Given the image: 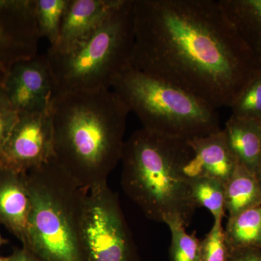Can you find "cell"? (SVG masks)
<instances>
[{"label":"cell","instance_id":"22","mask_svg":"<svg viewBox=\"0 0 261 261\" xmlns=\"http://www.w3.org/2000/svg\"><path fill=\"white\" fill-rule=\"evenodd\" d=\"M231 108L233 116L261 122V74L247 86Z\"/></svg>","mask_w":261,"mask_h":261},{"label":"cell","instance_id":"14","mask_svg":"<svg viewBox=\"0 0 261 261\" xmlns=\"http://www.w3.org/2000/svg\"><path fill=\"white\" fill-rule=\"evenodd\" d=\"M224 130L239 164L257 176L261 171V122L231 115Z\"/></svg>","mask_w":261,"mask_h":261},{"label":"cell","instance_id":"3","mask_svg":"<svg viewBox=\"0 0 261 261\" xmlns=\"http://www.w3.org/2000/svg\"><path fill=\"white\" fill-rule=\"evenodd\" d=\"M192 157L188 140L137 130L123 146V191L149 219H176L188 226L197 208L185 173Z\"/></svg>","mask_w":261,"mask_h":261},{"label":"cell","instance_id":"24","mask_svg":"<svg viewBox=\"0 0 261 261\" xmlns=\"http://www.w3.org/2000/svg\"><path fill=\"white\" fill-rule=\"evenodd\" d=\"M228 261H261V249L247 248L231 250Z\"/></svg>","mask_w":261,"mask_h":261},{"label":"cell","instance_id":"4","mask_svg":"<svg viewBox=\"0 0 261 261\" xmlns=\"http://www.w3.org/2000/svg\"><path fill=\"white\" fill-rule=\"evenodd\" d=\"M31 198L28 242L38 261H88L83 216L88 190L51 159L27 173Z\"/></svg>","mask_w":261,"mask_h":261},{"label":"cell","instance_id":"1","mask_svg":"<svg viewBox=\"0 0 261 261\" xmlns=\"http://www.w3.org/2000/svg\"><path fill=\"white\" fill-rule=\"evenodd\" d=\"M130 65L218 109L261 74L219 0H134Z\"/></svg>","mask_w":261,"mask_h":261},{"label":"cell","instance_id":"28","mask_svg":"<svg viewBox=\"0 0 261 261\" xmlns=\"http://www.w3.org/2000/svg\"><path fill=\"white\" fill-rule=\"evenodd\" d=\"M0 261H10V257H2L0 256Z\"/></svg>","mask_w":261,"mask_h":261},{"label":"cell","instance_id":"23","mask_svg":"<svg viewBox=\"0 0 261 261\" xmlns=\"http://www.w3.org/2000/svg\"><path fill=\"white\" fill-rule=\"evenodd\" d=\"M19 113L10 104L0 89V155L5 142L18 121Z\"/></svg>","mask_w":261,"mask_h":261},{"label":"cell","instance_id":"27","mask_svg":"<svg viewBox=\"0 0 261 261\" xmlns=\"http://www.w3.org/2000/svg\"><path fill=\"white\" fill-rule=\"evenodd\" d=\"M1 224V223H0ZM8 243V240H6V239H4L2 237L1 233H0V247L3 246V245H5V244Z\"/></svg>","mask_w":261,"mask_h":261},{"label":"cell","instance_id":"11","mask_svg":"<svg viewBox=\"0 0 261 261\" xmlns=\"http://www.w3.org/2000/svg\"><path fill=\"white\" fill-rule=\"evenodd\" d=\"M121 0H70L58 42L47 51L64 53L83 41L105 21Z\"/></svg>","mask_w":261,"mask_h":261},{"label":"cell","instance_id":"15","mask_svg":"<svg viewBox=\"0 0 261 261\" xmlns=\"http://www.w3.org/2000/svg\"><path fill=\"white\" fill-rule=\"evenodd\" d=\"M240 37L261 61V0H219Z\"/></svg>","mask_w":261,"mask_h":261},{"label":"cell","instance_id":"13","mask_svg":"<svg viewBox=\"0 0 261 261\" xmlns=\"http://www.w3.org/2000/svg\"><path fill=\"white\" fill-rule=\"evenodd\" d=\"M31 211L27 173L0 166V223L21 242H28Z\"/></svg>","mask_w":261,"mask_h":261},{"label":"cell","instance_id":"17","mask_svg":"<svg viewBox=\"0 0 261 261\" xmlns=\"http://www.w3.org/2000/svg\"><path fill=\"white\" fill-rule=\"evenodd\" d=\"M224 231L231 250L261 249V206L228 219Z\"/></svg>","mask_w":261,"mask_h":261},{"label":"cell","instance_id":"16","mask_svg":"<svg viewBox=\"0 0 261 261\" xmlns=\"http://www.w3.org/2000/svg\"><path fill=\"white\" fill-rule=\"evenodd\" d=\"M225 211L228 219L261 206V188L257 176L238 164L225 184Z\"/></svg>","mask_w":261,"mask_h":261},{"label":"cell","instance_id":"5","mask_svg":"<svg viewBox=\"0 0 261 261\" xmlns=\"http://www.w3.org/2000/svg\"><path fill=\"white\" fill-rule=\"evenodd\" d=\"M134 42V0H121L94 32L69 50L47 51L55 94L111 89L130 65Z\"/></svg>","mask_w":261,"mask_h":261},{"label":"cell","instance_id":"7","mask_svg":"<svg viewBox=\"0 0 261 261\" xmlns=\"http://www.w3.org/2000/svg\"><path fill=\"white\" fill-rule=\"evenodd\" d=\"M88 261H139L137 247L116 193L107 182L87 192L83 216Z\"/></svg>","mask_w":261,"mask_h":261},{"label":"cell","instance_id":"18","mask_svg":"<svg viewBox=\"0 0 261 261\" xmlns=\"http://www.w3.org/2000/svg\"><path fill=\"white\" fill-rule=\"evenodd\" d=\"M192 198L197 207H205L214 220H223L225 211V184L217 178H190Z\"/></svg>","mask_w":261,"mask_h":261},{"label":"cell","instance_id":"29","mask_svg":"<svg viewBox=\"0 0 261 261\" xmlns=\"http://www.w3.org/2000/svg\"><path fill=\"white\" fill-rule=\"evenodd\" d=\"M257 179H258L259 185H260V187L261 188V171L257 175Z\"/></svg>","mask_w":261,"mask_h":261},{"label":"cell","instance_id":"19","mask_svg":"<svg viewBox=\"0 0 261 261\" xmlns=\"http://www.w3.org/2000/svg\"><path fill=\"white\" fill-rule=\"evenodd\" d=\"M70 0H34V14L41 38L53 47L59 39L65 12Z\"/></svg>","mask_w":261,"mask_h":261},{"label":"cell","instance_id":"10","mask_svg":"<svg viewBox=\"0 0 261 261\" xmlns=\"http://www.w3.org/2000/svg\"><path fill=\"white\" fill-rule=\"evenodd\" d=\"M40 38L34 0H0V63L35 56Z\"/></svg>","mask_w":261,"mask_h":261},{"label":"cell","instance_id":"12","mask_svg":"<svg viewBox=\"0 0 261 261\" xmlns=\"http://www.w3.org/2000/svg\"><path fill=\"white\" fill-rule=\"evenodd\" d=\"M193 157L185 168L189 178H217L226 184L238 163L228 145L224 129L188 140Z\"/></svg>","mask_w":261,"mask_h":261},{"label":"cell","instance_id":"25","mask_svg":"<svg viewBox=\"0 0 261 261\" xmlns=\"http://www.w3.org/2000/svg\"><path fill=\"white\" fill-rule=\"evenodd\" d=\"M9 257L10 261H38L32 252L23 247L15 249Z\"/></svg>","mask_w":261,"mask_h":261},{"label":"cell","instance_id":"2","mask_svg":"<svg viewBox=\"0 0 261 261\" xmlns=\"http://www.w3.org/2000/svg\"><path fill=\"white\" fill-rule=\"evenodd\" d=\"M129 113L112 89L55 94L53 159L87 190L107 182L121 161Z\"/></svg>","mask_w":261,"mask_h":261},{"label":"cell","instance_id":"21","mask_svg":"<svg viewBox=\"0 0 261 261\" xmlns=\"http://www.w3.org/2000/svg\"><path fill=\"white\" fill-rule=\"evenodd\" d=\"M231 251L222 220H214L210 232L200 241V261H228Z\"/></svg>","mask_w":261,"mask_h":261},{"label":"cell","instance_id":"8","mask_svg":"<svg viewBox=\"0 0 261 261\" xmlns=\"http://www.w3.org/2000/svg\"><path fill=\"white\" fill-rule=\"evenodd\" d=\"M53 157L54 132L50 110L19 113L2 151L0 166L28 173Z\"/></svg>","mask_w":261,"mask_h":261},{"label":"cell","instance_id":"26","mask_svg":"<svg viewBox=\"0 0 261 261\" xmlns=\"http://www.w3.org/2000/svg\"><path fill=\"white\" fill-rule=\"evenodd\" d=\"M7 70H8V67L0 63V89L2 88L3 81H4L5 75H6Z\"/></svg>","mask_w":261,"mask_h":261},{"label":"cell","instance_id":"9","mask_svg":"<svg viewBox=\"0 0 261 261\" xmlns=\"http://www.w3.org/2000/svg\"><path fill=\"white\" fill-rule=\"evenodd\" d=\"M1 89L19 113L49 111L55 87L46 55L9 65Z\"/></svg>","mask_w":261,"mask_h":261},{"label":"cell","instance_id":"20","mask_svg":"<svg viewBox=\"0 0 261 261\" xmlns=\"http://www.w3.org/2000/svg\"><path fill=\"white\" fill-rule=\"evenodd\" d=\"M163 223L171 233V261H200V240L195 231L191 234L187 233L186 226L178 219H166Z\"/></svg>","mask_w":261,"mask_h":261},{"label":"cell","instance_id":"6","mask_svg":"<svg viewBox=\"0 0 261 261\" xmlns=\"http://www.w3.org/2000/svg\"><path fill=\"white\" fill-rule=\"evenodd\" d=\"M111 89L145 129L187 140L221 129L217 109L130 65L116 77Z\"/></svg>","mask_w":261,"mask_h":261}]
</instances>
